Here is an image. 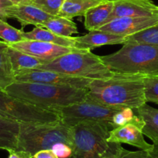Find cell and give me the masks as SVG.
<instances>
[{"instance_id":"obj_1","label":"cell","mask_w":158,"mask_h":158,"mask_svg":"<svg viewBox=\"0 0 158 158\" xmlns=\"http://www.w3.org/2000/svg\"><path fill=\"white\" fill-rule=\"evenodd\" d=\"M144 77L142 74L117 73L105 80H93L86 99L112 107L135 110L147 103Z\"/></svg>"},{"instance_id":"obj_2","label":"cell","mask_w":158,"mask_h":158,"mask_svg":"<svg viewBox=\"0 0 158 158\" xmlns=\"http://www.w3.org/2000/svg\"><path fill=\"white\" fill-rule=\"evenodd\" d=\"M5 91L15 98L53 110L84 101L88 94V89L70 86L17 81Z\"/></svg>"},{"instance_id":"obj_3","label":"cell","mask_w":158,"mask_h":158,"mask_svg":"<svg viewBox=\"0 0 158 158\" xmlns=\"http://www.w3.org/2000/svg\"><path fill=\"white\" fill-rule=\"evenodd\" d=\"M110 123L85 120L71 127L73 154L71 158H117L125 151L121 143L109 141Z\"/></svg>"},{"instance_id":"obj_4","label":"cell","mask_w":158,"mask_h":158,"mask_svg":"<svg viewBox=\"0 0 158 158\" xmlns=\"http://www.w3.org/2000/svg\"><path fill=\"white\" fill-rule=\"evenodd\" d=\"M112 71L120 73L158 75V46L126 42L116 52L101 56Z\"/></svg>"},{"instance_id":"obj_5","label":"cell","mask_w":158,"mask_h":158,"mask_svg":"<svg viewBox=\"0 0 158 158\" xmlns=\"http://www.w3.org/2000/svg\"><path fill=\"white\" fill-rule=\"evenodd\" d=\"M35 69L54 71L91 80H105L114 77L117 73L105 64L101 56L93 53L90 50L79 49L45 63Z\"/></svg>"},{"instance_id":"obj_6","label":"cell","mask_w":158,"mask_h":158,"mask_svg":"<svg viewBox=\"0 0 158 158\" xmlns=\"http://www.w3.org/2000/svg\"><path fill=\"white\" fill-rule=\"evenodd\" d=\"M57 143H65L73 148L71 127L60 120L55 124L37 123H20L18 151H26L33 157L42 150L52 149Z\"/></svg>"},{"instance_id":"obj_7","label":"cell","mask_w":158,"mask_h":158,"mask_svg":"<svg viewBox=\"0 0 158 158\" xmlns=\"http://www.w3.org/2000/svg\"><path fill=\"white\" fill-rule=\"evenodd\" d=\"M0 116L19 123L55 124L61 120L56 110L15 98L0 89Z\"/></svg>"},{"instance_id":"obj_8","label":"cell","mask_w":158,"mask_h":158,"mask_svg":"<svg viewBox=\"0 0 158 158\" xmlns=\"http://www.w3.org/2000/svg\"><path fill=\"white\" fill-rule=\"evenodd\" d=\"M123 108L112 107L100 104L86 99L84 101L56 110L60 114L61 121L69 127H73L85 120L100 121L111 125L114 115Z\"/></svg>"},{"instance_id":"obj_9","label":"cell","mask_w":158,"mask_h":158,"mask_svg":"<svg viewBox=\"0 0 158 158\" xmlns=\"http://www.w3.org/2000/svg\"><path fill=\"white\" fill-rule=\"evenodd\" d=\"M15 81L44 83L61 86H70L73 87L88 89V86L93 80L82 77L66 75L58 72L42 69H29L15 75Z\"/></svg>"},{"instance_id":"obj_10","label":"cell","mask_w":158,"mask_h":158,"mask_svg":"<svg viewBox=\"0 0 158 158\" xmlns=\"http://www.w3.org/2000/svg\"><path fill=\"white\" fill-rule=\"evenodd\" d=\"M9 46L24 53L43 60L46 63L52 61L61 56L78 49L77 48L66 47L52 43L31 40H25L23 41L12 43Z\"/></svg>"},{"instance_id":"obj_11","label":"cell","mask_w":158,"mask_h":158,"mask_svg":"<svg viewBox=\"0 0 158 158\" xmlns=\"http://www.w3.org/2000/svg\"><path fill=\"white\" fill-rule=\"evenodd\" d=\"M157 25H158V15L120 17L108 22L98 29L116 35L129 36Z\"/></svg>"},{"instance_id":"obj_12","label":"cell","mask_w":158,"mask_h":158,"mask_svg":"<svg viewBox=\"0 0 158 158\" xmlns=\"http://www.w3.org/2000/svg\"><path fill=\"white\" fill-rule=\"evenodd\" d=\"M114 9L106 23L120 17L158 15V6L151 0H114Z\"/></svg>"},{"instance_id":"obj_13","label":"cell","mask_w":158,"mask_h":158,"mask_svg":"<svg viewBox=\"0 0 158 158\" xmlns=\"http://www.w3.org/2000/svg\"><path fill=\"white\" fill-rule=\"evenodd\" d=\"M6 18L16 19L22 26V29L29 25L42 26L52 15L46 13L39 8L27 3L12 4L6 10Z\"/></svg>"},{"instance_id":"obj_14","label":"cell","mask_w":158,"mask_h":158,"mask_svg":"<svg viewBox=\"0 0 158 158\" xmlns=\"http://www.w3.org/2000/svg\"><path fill=\"white\" fill-rule=\"evenodd\" d=\"M108 140L110 142L132 145L142 151H151L154 148V144H150L144 140L143 129L131 123L111 130Z\"/></svg>"},{"instance_id":"obj_15","label":"cell","mask_w":158,"mask_h":158,"mask_svg":"<svg viewBox=\"0 0 158 158\" xmlns=\"http://www.w3.org/2000/svg\"><path fill=\"white\" fill-rule=\"evenodd\" d=\"M74 38L76 41L75 47L83 50H91L106 45L124 44L127 40V36L116 35L100 29L89 31L86 35Z\"/></svg>"},{"instance_id":"obj_16","label":"cell","mask_w":158,"mask_h":158,"mask_svg":"<svg viewBox=\"0 0 158 158\" xmlns=\"http://www.w3.org/2000/svg\"><path fill=\"white\" fill-rule=\"evenodd\" d=\"M114 1H106L89 9L84 15V26L87 30L98 29L106 24L114 9Z\"/></svg>"},{"instance_id":"obj_17","label":"cell","mask_w":158,"mask_h":158,"mask_svg":"<svg viewBox=\"0 0 158 158\" xmlns=\"http://www.w3.org/2000/svg\"><path fill=\"white\" fill-rule=\"evenodd\" d=\"M20 123L0 116V150L17 149Z\"/></svg>"},{"instance_id":"obj_18","label":"cell","mask_w":158,"mask_h":158,"mask_svg":"<svg viewBox=\"0 0 158 158\" xmlns=\"http://www.w3.org/2000/svg\"><path fill=\"white\" fill-rule=\"evenodd\" d=\"M134 111L144 122L143 135L149 137L154 145L158 146V109L145 103L140 107L134 110Z\"/></svg>"},{"instance_id":"obj_19","label":"cell","mask_w":158,"mask_h":158,"mask_svg":"<svg viewBox=\"0 0 158 158\" xmlns=\"http://www.w3.org/2000/svg\"><path fill=\"white\" fill-rule=\"evenodd\" d=\"M24 38L25 40H38V41L52 43L66 47L76 48V41L74 37L62 36L54 33L46 28L40 26H35L32 31L24 32Z\"/></svg>"},{"instance_id":"obj_20","label":"cell","mask_w":158,"mask_h":158,"mask_svg":"<svg viewBox=\"0 0 158 158\" xmlns=\"http://www.w3.org/2000/svg\"><path fill=\"white\" fill-rule=\"evenodd\" d=\"M9 55L12 63V69L15 75L29 69H38L46 62L32 56L19 51L9 45Z\"/></svg>"},{"instance_id":"obj_21","label":"cell","mask_w":158,"mask_h":158,"mask_svg":"<svg viewBox=\"0 0 158 158\" xmlns=\"http://www.w3.org/2000/svg\"><path fill=\"white\" fill-rule=\"evenodd\" d=\"M109 0H65L58 16L73 19L74 17L84 16L91 8Z\"/></svg>"},{"instance_id":"obj_22","label":"cell","mask_w":158,"mask_h":158,"mask_svg":"<svg viewBox=\"0 0 158 158\" xmlns=\"http://www.w3.org/2000/svg\"><path fill=\"white\" fill-rule=\"evenodd\" d=\"M15 81L9 55V44L0 40V89H5Z\"/></svg>"},{"instance_id":"obj_23","label":"cell","mask_w":158,"mask_h":158,"mask_svg":"<svg viewBox=\"0 0 158 158\" xmlns=\"http://www.w3.org/2000/svg\"><path fill=\"white\" fill-rule=\"evenodd\" d=\"M42 26L57 35L65 37H72L73 34L79 33L77 25L73 19L65 17L53 16L46 21Z\"/></svg>"},{"instance_id":"obj_24","label":"cell","mask_w":158,"mask_h":158,"mask_svg":"<svg viewBox=\"0 0 158 158\" xmlns=\"http://www.w3.org/2000/svg\"><path fill=\"white\" fill-rule=\"evenodd\" d=\"M130 123L137 125L142 129L144 127L143 120L136 114L134 109L130 107H125L118 110L114 114L111 126H112L113 129H114V128L125 126V125L130 124Z\"/></svg>"},{"instance_id":"obj_25","label":"cell","mask_w":158,"mask_h":158,"mask_svg":"<svg viewBox=\"0 0 158 158\" xmlns=\"http://www.w3.org/2000/svg\"><path fill=\"white\" fill-rule=\"evenodd\" d=\"M0 40L9 45L25 40L24 31L13 27L6 21L0 19Z\"/></svg>"},{"instance_id":"obj_26","label":"cell","mask_w":158,"mask_h":158,"mask_svg":"<svg viewBox=\"0 0 158 158\" xmlns=\"http://www.w3.org/2000/svg\"><path fill=\"white\" fill-rule=\"evenodd\" d=\"M64 2L65 0H24L21 3L31 4L52 16H58Z\"/></svg>"},{"instance_id":"obj_27","label":"cell","mask_w":158,"mask_h":158,"mask_svg":"<svg viewBox=\"0 0 158 158\" xmlns=\"http://www.w3.org/2000/svg\"><path fill=\"white\" fill-rule=\"evenodd\" d=\"M127 41L158 46V25L129 35L127 36Z\"/></svg>"},{"instance_id":"obj_28","label":"cell","mask_w":158,"mask_h":158,"mask_svg":"<svg viewBox=\"0 0 158 158\" xmlns=\"http://www.w3.org/2000/svg\"><path fill=\"white\" fill-rule=\"evenodd\" d=\"M143 81L147 103L151 102L158 104V75L145 76Z\"/></svg>"},{"instance_id":"obj_29","label":"cell","mask_w":158,"mask_h":158,"mask_svg":"<svg viewBox=\"0 0 158 158\" xmlns=\"http://www.w3.org/2000/svg\"><path fill=\"white\" fill-rule=\"evenodd\" d=\"M53 152L59 158H71L73 154V148L65 143H57L52 148Z\"/></svg>"},{"instance_id":"obj_30","label":"cell","mask_w":158,"mask_h":158,"mask_svg":"<svg viewBox=\"0 0 158 158\" xmlns=\"http://www.w3.org/2000/svg\"><path fill=\"white\" fill-rule=\"evenodd\" d=\"M117 158H146V151H129L125 150L124 152Z\"/></svg>"},{"instance_id":"obj_31","label":"cell","mask_w":158,"mask_h":158,"mask_svg":"<svg viewBox=\"0 0 158 158\" xmlns=\"http://www.w3.org/2000/svg\"><path fill=\"white\" fill-rule=\"evenodd\" d=\"M33 158H59L58 156L51 149L42 150L34 154Z\"/></svg>"},{"instance_id":"obj_32","label":"cell","mask_w":158,"mask_h":158,"mask_svg":"<svg viewBox=\"0 0 158 158\" xmlns=\"http://www.w3.org/2000/svg\"><path fill=\"white\" fill-rule=\"evenodd\" d=\"M9 152V157L8 158H33L29 153L18 150H12L8 151Z\"/></svg>"},{"instance_id":"obj_33","label":"cell","mask_w":158,"mask_h":158,"mask_svg":"<svg viewBox=\"0 0 158 158\" xmlns=\"http://www.w3.org/2000/svg\"><path fill=\"white\" fill-rule=\"evenodd\" d=\"M11 5H12V3L9 0H0V19L5 20V21L7 20L6 10L8 6Z\"/></svg>"},{"instance_id":"obj_34","label":"cell","mask_w":158,"mask_h":158,"mask_svg":"<svg viewBox=\"0 0 158 158\" xmlns=\"http://www.w3.org/2000/svg\"><path fill=\"white\" fill-rule=\"evenodd\" d=\"M146 158H158V146L154 144L151 151H146Z\"/></svg>"},{"instance_id":"obj_35","label":"cell","mask_w":158,"mask_h":158,"mask_svg":"<svg viewBox=\"0 0 158 158\" xmlns=\"http://www.w3.org/2000/svg\"><path fill=\"white\" fill-rule=\"evenodd\" d=\"M9 1L11 2L12 3V4L15 5V4H19V3H21L23 2L24 0H9Z\"/></svg>"},{"instance_id":"obj_36","label":"cell","mask_w":158,"mask_h":158,"mask_svg":"<svg viewBox=\"0 0 158 158\" xmlns=\"http://www.w3.org/2000/svg\"><path fill=\"white\" fill-rule=\"evenodd\" d=\"M111 1H114V0H111Z\"/></svg>"}]
</instances>
